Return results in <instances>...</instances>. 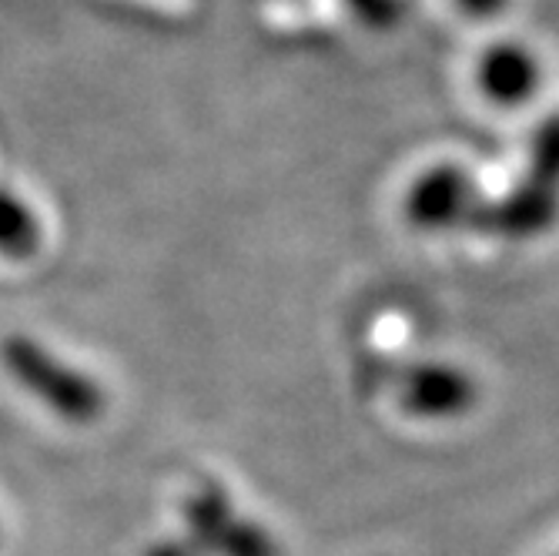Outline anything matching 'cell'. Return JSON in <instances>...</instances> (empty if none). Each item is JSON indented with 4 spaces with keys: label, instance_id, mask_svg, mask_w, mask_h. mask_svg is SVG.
Segmentation results:
<instances>
[{
    "label": "cell",
    "instance_id": "1",
    "mask_svg": "<svg viewBox=\"0 0 559 556\" xmlns=\"http://www.w3.org/2000/svg\"><path fill=\"white\" fill-rule=\"evenodd\" d=\"M0 366H4V372L27 395H34L44 410H50L74 426H87L100 419V413L108 406L105 389H100L97 379L64 363L44 342L31 335L14 332L0 342Z\"/></svg>",
    "mask_w": 559,
    "mask_h": 556
},
{
    "label": "cell",
    "instance_id": "2",
    "mask_svg": "<svg viewBox=\"0 0 559 556\" xmlns=\"http://www.w3.org/2000/svg\"><path fill=\"white\" fill-rule=\"evenodd\" d=\"M479 84L492 100H523L536 87V61L523 47H492L479 64Z\"/></svg>",
    "mask_w": 559,
    "mask_h": 556
},
{
    "label": "cell",
    "instance_id": "3",
    "mask_svg": "<svg viewBox=\"0 0 559 556\" xmlns=\"http://www.w3.org/2000/svg\"><path fill=\"white\" fill-rule=\"evenodd\" d=\"M44 228L37 212L11 188H0V256L11 262H27L40 251Z\"/></svg>",
    "mask_w": 559,
    "mask_h": 556
},
{
    "label": "cell",
    "instance_id": "5",
    "mask_svg": "<svg viewBox=\"0 0 559 556\" xmlns=\"http://www.w3.org/2000/svg\"><path fill=\"white\" fill-rule=\"evenodd\" d=\"M147 556H188V549L181 543H155L147 549Z\"/></svg>",
    "mask_w": 559,
    "mask_h": 556
},
{
    "label": "cell",
    "instance_id": "4",
    "mask_svg": "<svg viewBox=\"0 0 559 556\" xmlns=\"http://www.w3.org/2000/svg\"><path fill=\"white\" fill-rule=\"evenodd\" d=\"M460 4L466 8V11H473V14H492L502 0H460Z\"/></svg>",
    "mask_w": 559,
    "mask_h": 556
}]
</instances>
